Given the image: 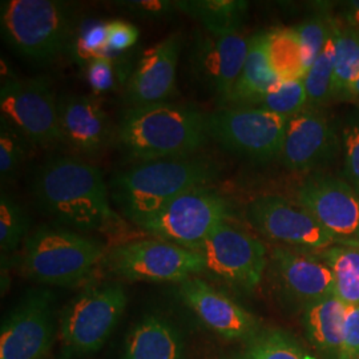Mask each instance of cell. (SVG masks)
Here are the masks:
<instances>
[{"mask_svg":"<svg viewBox=\"0 0 359 359\" xmlns=\"http://www.w3.org/2000/svg\"><path fill=\"white\" fill-rule=\"evenodd\" d=\"M179 294L208 329L225 339L249 341L258 334L256 318L249 311L198 277L180 283Z\"/></svg>","mask_w":359,"mask_h":359,"instance_id":"18","label":"cell"},{"mask_svg":"<svg viewBox=\"0 0 359 359\" xmlns=\"http://www.w3.org/2000/svg\"><path fill=\"white\" fill-rule=\"evenodd\" d=\"M346 306L337 295H329L304 309L302 323L309 342L326 357L338 359Z\"/></svg>","mask_w":359,"mask_h":359,"instance_id":"23","label":"cell"},{"mask_svg":"<svg viewBox=\"0 0 359 359\" xmlns=\"http://www.w3.org/2000/svg\"><path fill=\"white\" fill-rule=\"evenodd\" d=\"M107 51L115 56L120 52L132 48L139 40V29L124 20H114L107 23Z\"/></svg>","mask_w":359,"mask_h":359,"instance_id":"38","label":"cell"},{"mask_svg":"<svg viewBox=\"0 0 359 359\" xmlns=\"http://www.w3.org/2000/svg\"><path fill=\"white\" fill-rule=\"evenodd\" d=\"M231 215L228 198L212 187H203L181 194L139 228L154 238L200 253L209 234Z\"/></svg>","mask_w":359,"mask_h":359,"instance_id":"8","label":"cell"},{"mask_svg":"<svg viewBox=\"0 0 359 359\" xmlns=\"http://www.w3.org/2000/svg\"><path fill=\"white\" fill-rule=\"evenodd\" d=\"M337 144L329 120L316 109H305L287 120L280 160L289 170L306 172L327 164Z\"/></svg>","mask_w":359,"mask_h":359,"instance_id":"19","label":"cell"},{"mask_svg":"<svg viewBox=\"0 0 359 359\" xmlns=\"http://www.w3.org/2000/svg\"><path fill=\"white\" fill-rule=\"evenodd\" d=\"M75 25V10L67 1L7 0L0 6L4 43L35 65H50L67 51Z\"/></svg>","mask_w":359,"mask_h":359,"instance_id":"5","label":"cell"},{"mask_svg":"<svg viewBox=\"0 0 359 359\" xmlns=\"http://www.w3.org/2000/svg\"><path fill=\"white\" fill-rule=\"evenodd\" d=\"M59 117L63 142L77 154L95 156L109 139V120L102 103L88 95L59 97Z\"/></svg>","mask_w":359,"mask_h":359,"instance_id":"20","label":"cell"},{"mask_svg":"<svg viewBox=\"0 0 359 359\" xmlns=\"http://www.w3.org/2000/svg\"><path fill=\"white\" fill-rule=\"evenodd\" d=\"M240 359H316L293 337L280 330L258 333L248 341Z\"/></svg>","mask_w":359,"mask_h":359,"instance_id":"29","label":"cell"},{"mask_svg":"<svg viewBox=\"0 0 359 359\" xmlns=\"http://www.w3.org/2000/svg\"><path fill=\"white\" fill-rule=\"evenodd\" d=\"M334 57L335 29L304 79L308 93V109L317 111L333 100Z\"/></svg>","mask_w":359,"mask_h":359,"instance_id":"28","label":"cell"},{"mask_svg":"<svg viewBox=\"0 0 359 359\" xmlns=\"http://www.w3.org/2000/svg\"><path fill=\"white\" fill-rule=\"evenodd\" d=\"M359 100V79L354 83V86L347 92L345 100Z\"/></svg>","mask_w":359,"mask_h":359,"instance_id":"41","label":"cell"},{"mask_svg":"<svg viewBox=\"0 0 359 359\" xmlns=\"http://www.w3.org/2000/svg\"><path fill=\"white\" fill-rule=\"evenodd\" d=\"M118 4L129 13L148 20H164L177 11L175 1L165 0H133L120 1Z\"/></svg>","mask_w":359,"mask_h":359,"instance_id":"37","label":"cell"},{"mask_svg":"<svg viewBox=\"0 0 359 359\" xmlns=\"http://www.w3.org/2000/svg\"><path fill=\"white\" fill-rule=\"evenodd\" d=\"M55 338L53 295L28 290L1 323L0 359H44Z\"/></svg>","mask_w":359,"mask_h":359,"instance_id":"13","label":"cell"},{"mask_svg":"<svg viewBox=\"0 0 359 359\" xmlns=\"http://www.w3.org/2000/svg\"><path fill=\"white\" fill-rule=\"evenodd\" d=\"M359 79V32L337 22L333 99L346 97Z\"/></svg>","mask_w":359,"mask_h":359,"instance_id":"26","label":"cell"},{"mask_svg":"<svg viewBox=\"0 0 359 359\" xmlns=\"http://www.w3.org/2000/svg\"><path fill=\"white\" fill-rule=\"evenodd\" d=\"M29 231V217L25 208L11 194H0V249L1 256L10 255L23 245Z\"/></svg>","mask_w":359,"mask_h":359,"instance_id":"32","label":"cell"},{"mask_svg":"<svg viewBox=\"0 0 359 359\" xmlns=\"http://www.w3.org/2000/svg\"><path fill=\"white\" fill-rule=\"evenodd\" d=\"M184 39L179 32L158 41L144 52L126 84L129 108L167 103L176 90V72Z\"/></svg>","mask_w":359,"mask_h":359,"instance_id":"16","label":"cell"},{"mask_svg":"<svg viewBox=\"0 0 359 359\" xmlns=\"http://www.w3.org/2000/svg\"><path fill=\"white\" fill-rule=\"evenodd\" d=\"M104 265L127 281L181 283L205 271V259L164 240H140L118 245L108 252Z\"/></svg>","mask_w":359,"mask_h":359,"instance_id":"7","label":"cell"},{"mask_svg":"<svg viewBox=\"0 0 359 359\" xmlns=\"http://www.w3.org/2000/svg\"><path fill=\"white\" fill-rule=\"evenodd\" d=\"M252 107L290 118L308 109V93L301 79L278 80Z\"/></svg>","mask_w":359,"mask_h":359,"instance_id":"30","label":"cell"},{"mask_svg":"<svg viewBox=\"0 0 359 359\" xmlns=\"http://www.w3.org/2000/svg\"><path fill=\"white\" fill-rule=\"evenodd\" d=\"M117 140L129 158L140 163L194 156L210 140L208 114L169 102L128 108Z\"/></svg>","mask_w":359,"mask_h":359,"instance_id":"3","label":"cell"},{"mask_svg":"<svg viewBox=\"0 0 359 359\" xmlns=\"http://www.w3.org/2000/svg\"><path fill=\"white\" fill-rule=\"evenodd\" d=\"M1 116L31 144L48 148L63 142L56 97L48 76L7 79L0 88Z\"/></svg>","mask_w":359,"mask_h":359,"instance_id":"10","label":"cell"},{"mask_svg":"<svg viewBox=\"0 0 359 359\" xmlns=\"http://www.w3.org/2000/svg\"><path fill=\"white\" fill-rule=\"evenodd\" d=\"M219 175L221 164L216 158L194 154L139 163L115 175L111 189L123 215L142 226L181 194L212 187Z\"/></svg>","mask_w":359,"mask_h":359,"instance_id":"2","label":"cell"},{"mask_svg":"<svg viewBox=\"0 0 359 359\" xmlns=\"http://www.w3.org/2000/svg\"><path fill=\"white\" fill-rule=\"evenodd\" d=\"M342 16L345 20V26L359 32V0L347 1Z\"/></svg>","mask_w":359,"mask_h":359,"instance_id":"40","label":"cell"},{"mask_svg":"<svg viewBox=\"0 0 359 359\" xmlns=\"http://www.w3.org/2000/svg\"><path fill=\"white\" fill-rule=\"evenodd\" d=\"M87 81L90 90L100 95L115 88L117 83V68L114 56L105 55L96 59H92L87 67Z\"/></svg>","mask_w":359,"mask_h":359,"instance_id":"36","label":"cell"},{"mask_svg":"<svg viewBox=\"0 0 359 359\" xmlns=\"http://www.w3.org/2000/svg\"><path fill=\"white\" fill-rule=\"evenodd\" d=\"M297 201L335 244L359 245V193L346 180L323 175L310 177L298 188Z\"/></svg>","mask_w":359,"mask_h":359,"instance_id":"15","label":"cell"},{"mask_svg":"<svg viewBox=\"0 0 359 359\" xmlns=\"http://www.w3.org/2000/svg\"><path fill=\"white\" fill-rule=\"evenodd\" d=\"M107 255L103 243L83 233L43 225L22 245L19 270L35 283L71 287L86 281Z\"/></svg>","mask_w":359,"mask_h":359,"instance_id":"4","label":"cell"},{"mask_svg":"<svg viewBox=\"0 0 359 359\" xmlns=\"http://www.w3.org/2000/svg\"><path fill=\"white\" fill-rule=\"evenodd\" d=\"M107 23L92 22L84 27L74 43V52L79 60L88 62L107 55Z\"/></svg>","mask_w":359,"mask_h":359,"instance_id":"34","label":"cell"},{"mask_svg":"<svg viewBox=\"0 0 359 359\" xmlns=\"http://www.w3.org/2000/svg\"><path fill=\"white\" fill-rule=\"evenodd\" d=\"M32 196L41 212L79 233H114L123 225L103 172L77 157L44 160L34 175Z\"/></svg>","mask_w":359,"mask_h":359,"instance_id":"1","label":"cell"},{"mask_svg":"<svg viewBox=\"0 0 359 359\" xmlns=\"http://www.w3.org/2000/svg\"><path fill=\"white\" fill-rule=\"evenodd\" d=\"M123 359H185L182 335L163 317H144L127 335Z\"/></svg>","mask_w":359,"mask_h":359,"instance_id":"21","label":"cell"},{"mask_svg":"<svg viewBox=\"0 0 359 359\" xmlns=\"http://www.w3.org/2000/svg\"><path fill=\"white\" fill-rule=\"evenodd\" d=\"M128 295L120 283L84 289L65 306L59 338L65 358L88 355L103 346L121 318Z\"/></svg>","mask_w":359,"mask_h":359,"instance_id":"6","label":"cell"},{"mask_svg":"<svg viewBox=\"0 0 359 359\" xmlns=\"http://www.w3.org/2000/svg\"><path fill=\"white\" fill-rule=\"evenodd\" d=\"M31 142L26 136L0 117V179L1 184L19 177L26 164Z\"/></svg>","mask_w":359,"mask_h":359,"instance_id":"31","label":"cell"},{"mask_svg":"<svg viewBox=\"0 0 359 359\" xmlns=\"http://www.w3.org/2000/svg\"><path fill=\"white\" fill-rule=\"evenodd\" d=\"M342 148L346 181L359 193V117L342 129Z\"/></svg>","mask_w":359,"mask_h":359,"instance_id":"35","label":"cell"},{"mask_svg":"<svg viewBox=\"0 0 359 359\" xmlns=\"http://www.w3.org/2000/svg\"><path fill=\"white\" fill-rule=\"evenodd\" d=\"M175 4L179 13L191 16L215 35L240 32L248 11V3L238 0H177Z\"/></svg>","mask_w":359,"mask_h":359,"instance_id":"24","label":"cell"},{"mask_svg":"<svg viewBox=\"0 0 359 359\" xmlns=\"http://www.w3.org/2000/svg\"><path fill=\"white\" fill-rule=\"evenodd\" d=\"M246 218L266 238L304 250H323L335 244L305 208L276 194L259 196L246 206Z\"/></svg>","mask_w":359,"mask_h":359,"instance_id":"14","label":"cell"},{"mask_svg":"<svg viewBox=\"0 0 359 359\" xmlns=\"http://www.w3.org/2000/svg\"><path fill=\"white\" fill-rule=\"evenodd\" d=\"M200 253L210 276L245 290L256 289L268 268L265 245L228 221L209 234Z\"/></svg>","mask_w":359,"mask_h":359,"instance_id":"11","label":"cell"},{"mask_svg":"<svg viewBox=\"0 0 359 359\" xmlns=\"http://www.w3.org/2000/svg\"><path fill=\"white\" fill-rule=\"evenodd\" d=\"M268 53L270 65L280 79L304 80L306 76L301 40L293 27L268 32Z\"/></svg>","mask_w":359,"mask_h":359,"instance_id":"27","label":"cell"},{"mask_svg":"<svg viewBox=\"0 0 359 359\" xmlns=\"http://www.w3.org/2000/svg\"><path fill=\"white\" fill-rule=\"evenodd\" d=\"M338 359H359V306L347 309Z\"/></svg>","mask_w":359,"mask_h":359,"instance_id":"39","label":"cell"},{"mask_svg":"<svg viewBox=\"0 0 359 359\" xmlns=\"http://www.w3.org/2000/svg\"><path fill=\"white\" fill-rule=\"evenodd\" d=\"M335 26L337 20L327 16H313L293 27L301 40L306 74L321 53L326 41L333 35Z\"/></svg>","mask_w":359,"mask_h":359,"instance_id":"33","label":"cell"},{"mask_svg":"<svg viewBox=\"0 0 359 359\" xmlns=\"http://www.w3.org/2000/svg\"><path fill=\"white\" fill-rule=\"evenodd\" d=\"M276 283L289 298L305 306L334 294L332 270L322 257L321 250L278 246L270 256Z\"/></svg>","mask_w":359,"mask_h":359,"instance_id":"17","label":"cell"},{"mask_svg":"<svg viewBox=\"0 0 359 359\" xmlns=\"http://www.w3.org/2000/svg\"><path fill=\"white\" fill-rule=\"evenodd\" d=\"M332 270L334 295L346 306H359V245L334 244L321 250Z\"/></svg>","mask_w":359,"mask_h":359,"instance_id":"25","label":"cell"},{"mask_svg":"<svg viewBox=\"0 0 359 359\" xmlns=\"http://www.w3.org/2000/svg\"><path fill=\"white\" fill-rule=\"evenodd\" d=\"M278 80L281 79L270 65L268 32L256 34L250 38L241 75L225 107H252Z\"/></svg>","mask_w":359,"mask_h":359,"instance_id":"22","label":"cell"},{"mask_svg":"<svg viewBox=\"0 0 359 359\" xmlns=\"http://www.w3.org/2000/svg\"><path fill=\"white\" fill-rule=\"evenodd\" d=\"M250 38L240 32L215 35L198 29L192 39L188 53L189 74L193 81L225 107L241 75L249 51Z\"/></svg>","mask_w":359,"mask_h":359,"instance_id":"12","label":"cell"},{"mask_svg":"<svg viewBox=\"0 0 359 359\" xmlns=\"http://www.w3.org/2000/svg\"><path fill=\"white\" fill-rule=\"evenodd\" d=\"M286 117L255 107H221L208 114L210 140L245 158L268 163L280 158Z\"/></svg>","mask_w":359,"mask_h":359,"instance_id":"9","label":"cell"}]
</instances>
